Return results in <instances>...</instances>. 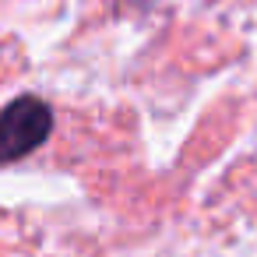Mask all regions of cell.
Instances as JSON below:
<instances>
[{
    "instance_id": "6da1fadb",
    "label": "cell",
    "mask_w": 257,
    "mask_h": 257,
    "mask_svg": "<svg viewBox=\"0 0 257 257\" xmlns=\"http://www.w3.org/2000/svg\"><path fill=\"white\" fill-rule=\"evenodd\" d=\"M53 131V113L36 95H18L0 109V166L32 155Z\"/></svg>"
}]
</instances>
